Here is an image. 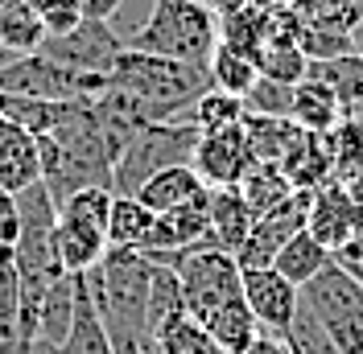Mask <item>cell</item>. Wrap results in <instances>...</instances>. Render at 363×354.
Wrapping results in <instances>:
<instances>
[{"instance_id":"cell-1","label":"cell","mask_w":363,"mask_h":354,"mask_svg":"<svg viewBox=\"0 0 363 354\" xmlns=\"http://www.w3.org/2000/svg\"><path fill=\"white\" fill-rule=\"evenodd\" d=\"M124 45L206 70L215 45H219V17L203 8L199 0H153L145 25H136L124 38Z\"/></svg>"},{"instance_id":"cell-2","label":"cell","mask_w":363,"mask_h":354,"mask_svg":"<svg viewBox=\"0 0 363 354\" xmlns=\"http://www.w3.org/2000/svg\"><path fill=\"white\" fill-rule=\"evenodd\" d=\"M108 87L124 91V95H136L140 103L161 115V124L178 120L194 108V99L211 91V74L199 67H186V62H169V58H157V54H140V50H120L116 67L108 70Z\"/></svg>"},{"instance_id":"cell-3","label":"cell","mask_w":363,"mask_h":354,"mask_svg":"<svg viewBox=\"0 0 363 354\" xmlns=\"http://www.w3.org/2000/svg\"><path fill=\"white\" fill-rule=\"evenodd\" d=\"M140 256L178 272L182 297H186V317H194L199 326L206 317H215L223 305L244 297V268H240V260L231 251L211 244V235L203 244L178 251V256H161V251H140Z\"/></svg>"},{"instance_id":"cell-4","label":"cell","mask_w":363,"mask_h":354,"mask_svg":"<svg viewBox=\"0 0 363 354\" xmlns=\"http://www.w3.org/2000/svg\"><path fill=\"white\" fill-rule=\"evenodd\" d=\"M199 128L186 120H169V124H149L128 140V149L116 156L112 165V194H136L145 181L169 165H190V156L199 149Z\"/></svg>"},{"instance_id":"cell-5","label":"cell","mask_w":363,"mask_h":354,"mask_svg":"<svg viewBox=\"0 0 363 354\" xmlns=\"http://www.w3.org/2000/svg\"><path fill=\"white\" fill-rule=\"evenodd\" d=\"M108 91L104 74L70 70L45 54H21L0 67V95H21V99H45V103H91L95 95Z\"/></svg>"},{"instance_id":"cell-6","label":"cell","mask_w":363,"mask_h":354,"mask_svg":"<svg viewBox=\"0 0 363 354\" xmlns=\"http://www.w3.org/2000/svg\"><path fill=\"white\" fill-rule=\"evenodd\" d=\"M310 202H314V190H294L281 206H272L269 215H256V222H252L244 247L235 251L240 268H272L277 251L289 244L297 231H306Z\"/></svg>"},{"instance_id":"cell-7","label":"cell","mask_w":363,"mask_h":354,"mask_svg":"<svg viewBox=\"0 0 363 354\" xmlns=\"http://www.w3.org/2000/svg\"><path fill=\"white\" fill-rule=\"evenodd\" d=\"M120 50H124V38H116L112 25L87 21V17L79 21V29H70L67 38H45L38 45V54H45V58H54L70 70H83V74H104V79L116 67Z\"/></svg>"},{"instance_id":"cell-8","label":"cell","mask_w":363,"mask_h":354,"mask_svg":"<svg viewBox=\"0 0 363 354\" xmlns=\"http://www.w3.org/2000/svg\"><path fill=\"white\" fill-rule=\"evenodd\" d=\"M190 165H194V173L203 177L211 190L240 185L252 173V165H256V153H252V140L244 132V124L223 128V132H203Z\"/></svg>"},{"instance_id":"cell-9","label":"cell","mask_w":363,"mask_h":354,"mask_svg":"<svg viewBox=\"0 0 363 354\" xmlns=\"http://www.w3.org/2000/svg\"><path fill=\"white\" fill-rule=\"evenodd\" d=\"M297 301H301V288H294L281 272H272V268H244V305L252 309L260 333L289 338Z\"/></svg>"},{"instance_id":"cell-10","label":"cell","mask_w":363,"mask_h":354,"mask_svg":"<svg viewBox=\"0 0 363 354\" xmlns=\"http://www.w3.org/2000/svg\"><path fill=\"white\" fill-rule=\"evenodd\" d=\"M306 231H310L318 244L335 256V251L347 247L355 235H363V206L347 194V185L326 181V185H318V190H314Z\"/></svg>"},{"instance_id":"cell-11","label":"cell","mask_w":363,"mask_h":354,"mask_svg":"<svg viewBox=\"0 0 363 354\" xmlns=\"http://www.w3.org/2000/svg\"><path fill=\"white\" fill-rule=\"evenodd\" d=\"M54 251H58L62 272L87 276L91 268L108 256V231L87 219H79V215L58 210V219H54Z\"/></svg>"},{"instance_id":"cell-12","label":"cell","mask_w":363,"mask_h":354,"mask_svg":"<svg viewBox=\"0 0 363 354\" xmlns=\"http://www.w3.org/2000/svg\"><path fill=\"white\" fill-rule=\"evenodd\" d=\"M42 181V156H38V136H29L21 124L0 115V185L17 198L21 190Z\"/></svg>"},{"instance_id":"cell-13","label":"cell","mask_w":363,"mask_h":354,"mask_svg":"<svg viewBox=\"0 0 363 354\" xmlns=\"http://www.w3.org/2000/svg\"><path fill=\"white\" fill-rule=\"evenodd\" d=\"M206 206H211V194H206V198H199V202H190V206H178V210H165V215H157V222H153V235H149V244L140 247V251L178 256V251H186V247L203 244L206 235H211Z\"/></svg>"},{"instance_id":"cell-14","label":"cell","mask_w":363,"mask_h":354,"mask_svg":"<svg viewBox=\"0 0 363 354\" xmlns=\"http://www.w3.org/2000/svg\"><path fill=\"white\" fill-rule=\"evenodd\" d=\"M206 194H211V185L194 173V165H169V169H161V173L149 177L133 198H140L153 215H165V210L190 206V202L206 198Z\"/></svg>"},{"instance_id":"cell-15","label":"cell","mask_w":363,"mask_h":354,"mask_svg":"<svg viewBox=\"0 0 363 354\" xmlns=\"http://www.w3.org/2000/svg\"><path fill=\"white\" fill-rule=\"evenodd\" d=\"M289 13L306 33H330V38H351V42L355 33H363V4L355 0H294Z\"/></svg>"},{"instance_id":"cell-16","label":"cell","mask_w":363,"mask_h":354,"mask_svg":"<svg viewBox=\"0 0 363 354\" xmlns=\"http://www.w3.org/2000/svg\"><path fill=\"white\" fill-rule=\"evenodd\" d=\"M206 219H211V244H219L223 251H240L244 239H248L252 222V206L240 198V190L235 185H223V190H211V206H206Z\"/></svg>"},{"instance_id":"cell-17","label":"cell","mask_w":363,"mask_h":354,"mask_svg":"<svg viewBox=\"0 0 363 354\" xmlns=\"http://www.w3.org/2000/svg\"><path fill=\"white\" fill-rule=\"evenodd\" d=\"M306 79H314L339 99L342 115H359L363 108V54H339V58H326V62H310Z\"/></svg>"},{"instance_id":"cell-18","label":"cell","mask_w":363,"mask_h":354,"mask_svg":"<svg viewBox=\"0 0 363 354\" xmlns=\"http://www.w3.org/2000/svg\"><path fill=\"white\" fill-rule=\"evenodd\" d=\"M281 165V173L289 177V185L294 190H318V185H326L330 173H335V165H330V153H326V140L314 132H301L289 144V153L277 161Z\"/></svg>"},{"instance_id":"cell-19","label":"cell","mask_w":363,"mask_h":354,"mask_svg":"<svg viewBox=\"0 0 363 354\" xmlns=\"http://www.w3.org/2000/svg\"><path fill=\"white\" fill-rule=\"evenodd\" d=\"M289 120H294L301 132H314V136H326L339 120H347L339 108V99L330 91L314 83V79H301L294 87V108H289Z\"/></svg>"},{"instance_id":"cell-20","label":"cell","mask_w":363,"mask_h":354,"mask_svg":"<svg viewBox=\"0 0 363 354\" xmlns=\"http://www.w3.org/2000/svg\"><path fill=\"white\" fill-rule=\"evenodd\" d=\"M153 222L157 215L145 206L133 194H116L112 198V219H108V247H128V251H140L153 235Z\"/></svg>"},{"instance_id":"cell-21","label":"cell","mask_w":363,"mask_h":354,"mask_svg":"<svg viewBox=\"0 0 363 354\" xmlns=\"http://www.w3.org/2000/svg\"><path fill=\"white\" fill-rule=\"evenodd\" d=\"M326 264H330V251L318 244L310 231H297L294 239H289V244L277 251V260H272V272H281V276H285V280H289L294 288H306Z\"/></svg>"},{"instance_id":"cell-22","label":"cell","mask_w":363,"mask_h":354,"mask_svg":"<svg viewBox=\"0 0 363 354\" xmlns=\"http://www.w3.org/2000/svg\"><path fill=\"white\" fill-rule=\"evenodd\" d=\"M203 330L215 338V346L223 354H244L256 342V333H260V326H256V317H252V309L244 305V297L240 301H231V305H223V309L215 313V317H206Z\"/></svg>"},{"instance_id":"cell-23","label":"cell","mask_w":363,"mask_h":354,"mask_svg":"<svg viewBox=\"0 0 363 354\" xmlns=\"http://www.w3.org/2000/svg\"><path fill=\"white\" fill-rule=\"evenodd\" d=\"M186 317V297H182V280L174 268H153V285H149V305H145V326L153 333V342H157V333L169 326V321H178Z\"/></svg>"},{"instance_id":"cell-24","label":"cell","mask_w":363,"mask_h":354,"mask_svg":"<svg viewBox=\"0 0 363 354\" xmlns=\"http://www.w3.org/2000/svg\"><path fill=\"white\" fill-rule=\"evenodd\" d=\"M206 74H211V87L227 91V95H248L256 87V79H260V70H256V58L252 54H240V50H231V45H215V54H211V62H206Z\"/></svg>"},{"instance_id":"cell-25","label":"cell","mask_w":363,"mask_h":354,"mask_svg":"<svg viewBox=\"0 0 363 354\" xmlns=\"http://www.w3.org/2000/svg\"><path fill=\"white\" fill-rule=\"evenodd\" d=\"M244 115H248V108H244L240 95H227V91L211 87V91H203V95L194 99V108L186 111L182 120L194 124L199 132H223V128L244 124Z\"/></svg>"},{"instance_id":"cell-26","label":"cell","mask_w":363,"mask_h":354,"mask_svg":"<svg viewBox=\"0 0 363 354\" xmlns=\"http://www.w3.org/2000/svg\"><path fill=\"white\" fill-rule=\"evenodd\" d=\"M235 190H240V198L252 206V215H269L272 206H281V202L294 194L289 177L281 173V165H272V161H256L252 173L244 177Z\"/></svg>"},{"instance_id":"cell-27","label":"cell","mask_w":363,"mask_h":354,"mask_svg":"<svg viewBox=\"0 0 363 354\" xmlns=\"http://www.w3.org/2000/svg\"><path fill=\"white\" fill-rule=\"evenodd\" d=\"M17 313H21V272L13 247L0 244V346L17 354Z\"/></svg>"},{"instance_id":"cell-28","label":"cell","mask_w":363,"mask_h":354,"mask_svg":"<svg viewBox=\"0 0 363 354\" xmlns=\"http://www.w3.org/2000/svg\"><path fill=\"white\" fill-rule=\"evenodd\" d=\"M306 54H301V45H285V42H264L260 45V54H256V70H260V79H272V83H289L297 87L301 79H306Z\"/></svg>"},{"instance_id":"cell-29","label":"cell","mask_w":363,"mask_h":354,"mask_svg":"<svg viewBox=\"0 0 363 354\" xmlns=\"http://www.w3.org/2000/svg\"><path fill=\"white\" fill-rule=\"evenodd\" d=\"M157 354H223V350L215 346V338L194 317H178L157 333Z\"/></svg>"},{"instance_id":"cell-30","label":"cell","mask_w":363,"mask_h":354,"mask_svg":"<svg viewBox=\"0 0 363 354\" xmlns=\"http://www.w3.org/2000/svg\"><path fill=\"white\" fill-rule=\"evenodd\" d=\"M289 350L294 354H339L330 333L322 330V321L314 317V309L306 301H297V313H294V326H289Z\"/></svg>"},{"instance_id":"cell-31","label":"cell","mask_w":363,"mask_h":354,"mask_svg":"<svg viewBox=\"0 0 363 354\" xmlns=\"http://www.w3.org/2000/svg\"><path fill=\"white\" fill-rule=\"evenodd\" d=\"M248 115H272V120H289L294 108V87L289 83H272V79H256V87L244 95Z\"/></svg>"},{"instance_id":"cell-32","label":"cell","mask_w":363,"mask_h":354,"mask_svg":"<svg viewBox=\"0 0 363 354\" xmlns=\"http://www.w3.org/2000/svg\"><path fill=\"white\" fill-rule=\"evenodd\" d=\"M112 190L108 185H83V190H74L70 198L58 202V210H67V215H79V219L95 222V227H104L108 231V219H112Z\"/></svg>"},{"instance_id":"cell-33","label":"cell","mask_w":363,"mask_h":354,"mask_svg":"<svg viewBox=\"0 0 363 354\" xmlns=\"http://www.w3.org/2000/svg\"><path fill=\"white\" fill-rule=\"evenodd\" d=\"M38 21H42L45 38H67L70 29H79L83 13H79L70 0H42V8H38Z\"/></svg>"},{"instance_id":"cell-34","label":"cell","mask_w":363,"mask_h":354,"mask_svg":"<svg viewBox=\"0 0 363 354\" xmlns=\"http://www.w3.org/2000/svg\"><path fill=\"white\" fill-rule=\"evenodd\" d=\"M70 4H74L87 21H112L116 13H120V4H124V0H70Z\"/></svg>"},{"instance_id":"cell-35","label":"cell","mask_w":363,"mask_h":354,"mask_svg":"<svg viewBox=\"0 0 363 354\" xmlns=\"http://www.w3.org/2000/svg\"><path fill=\"white\" fill-rule=\"evenodd\" d=\"M244 354H294L289 350V342L285 338H272V333H256V342H252Z\"/></svg>"},{"instance_id":"cell-36","label":"cell","mask_w":363,"mask_h":354,"mask_svg":"<svg viewBox=\"0 0 363 354\" xmlns=\"http://www.w3.org/2000/svg\"><path fill=\"white\" fill-rule=\"evenodd\" d=\"M199 4H203V8H211L215 17H227V13H235L244 0H199Z\"/></svg>"},{"instance_id":"cell-37","label":"cell","mask_w":363,"mask_h":354,"mask_svg":"<svg viewBox=\"0 0 363 354\" xmlns=\"http://www.w3.org/2000/svg\"><path fill=\"white\" fill-rule=\"evenodd\" d=\"M116 354H140V350H116Z\"/></svg>"},{"instance_id":"cell-38","label":"cell","mask_w":363,"mask_h":354,"mask_svg":"<svg viewBox=\"0 0 363 354\" xmlns=\"http://www.w3.org/2000/svg\"><path fill=\"white\" fill-rule=\"evenodd\" d=\"M0 354H13V350H9V346H0Z\"/></svg>"},{"instance_id":"cell-39","label":"cell","mask_w":363,"mask_h":354,"mask_svg":"<svg viewBox=\"0 0 363 354\" xmlns=\"http://www.w3.org/2000/svg\"><path fill=\"white\" fill-rule=\"evenodd\" d=\"M355 120H363V108H359V115H355Z\"/></svg>"},{"instance_id":"cell-40","label":"cell","mask_w":363,"mask_h":354,"mask_svg":"<svg viewBox=\"0 0 363 354\" xmlns=\"http://www.w3.org/2000/svg\"><path fill=\"white\" fill-rule=\"evenodd\" d=\"M355 4H363V0H355Z\"/></svg>"}]
</instances>
